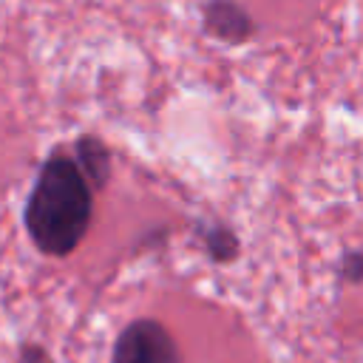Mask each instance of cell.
I'll return each mask as SVG.
<instances>
[{"instance_id": "obj_4", "label": "cell", "mask_w": 363, "mask_h": 363, "mask_svg": "<svg viewBox=\"0 0 363 363\" xmlns=\"http://www.w3.org/2000/svg\"><path fill=\"white\" fill-rule=\"evenodd\" d=\"M74 150H77V164L88 179V184L102 187L111 176V150L105 147V142L96 136H79Z\"/></svg>"}, {"instance_id": "obj_3", "label": "cell", "mask_w": 363, "mask_h": 363, "mask_svg": "<svg viewBox=\"0 0 363 363\" xmlns=\"http://www.w3.org/2000/svg\"><path fill=\"white\" fill-rule=\"evenodd\" d=\"M204 31L221 43L238 45L252 37L255 26L247 9L235 0H207L204 3Z\"/></svg>"}, {"instance_id": "obj_1", "label": "cell", "mask_w": 363, "mask_h": 363, "mask_svg": "<svg viewBox=\"0 0 363 363\" xmlns=\"http://www.w3.org/2000/svg\"><path fill=\"white\" fill-rule=\"evenodd\" d=\"M94 190L77 159L51 153L26 201V230L43 255L62 258L79 247L91 227Z\"/></svg>"}, {"instance_id": "obj_5", "label": "cell", "mask_w": 363, "mask_h": 363, "mask_svg": "<svg viewBox=\"0 0 363 363\" xmlns=\"http://www.w3.org/2000/svg\"><path fill=\"white\" fill-rule=\"evenodd\" d=\"M204 244H207V252L216 261H230L238 252V238L233 235V230H227L221 224L204 227Z\"/></svg>"}, {"instance_id": "obj_6", "label": "cell", "mask_w": 363, "mask_h": 363, "mask_svg": "<svg viewBox=\"0 0 363 363\" xmlns=\"http://www.w3.org/2000/svg\"><path fill=\"white\" fill-rule=\"evenodd\" d=\"M343 275L349 281H360L363 278V252H349L343 258Z\"/></svg>"}, {"instance_id": "obj_2", "label": "cell", "mask_w": 363, "mask_h": 363, "mask_svg": "<svg viewBox=\"0 0 363 363\" xmlns=\"http://www.w3.org/2000/svg\"><path fill=\"white\" fill-rule=\"evenodd\" d=\"M111 363H179V349L159 320L142 318L119 332Z\"/></svg>"}]
</instances>
